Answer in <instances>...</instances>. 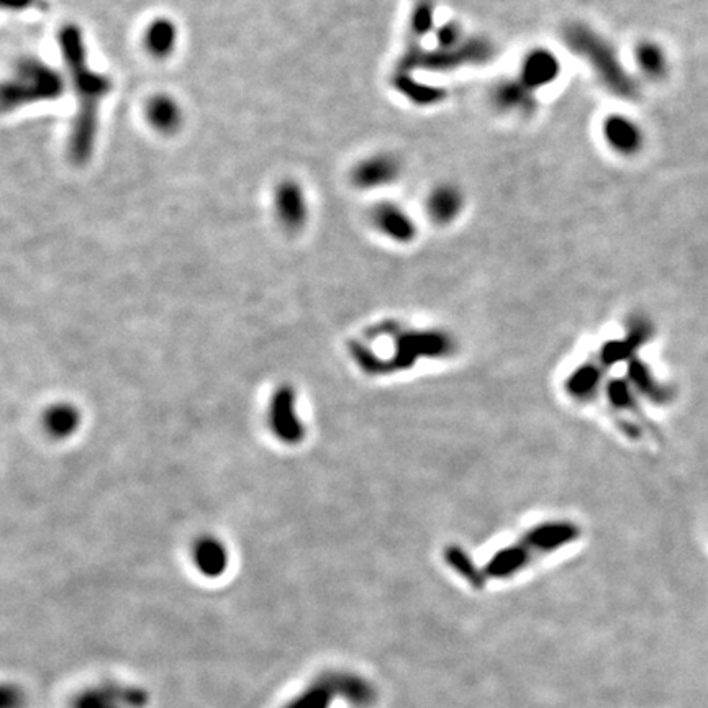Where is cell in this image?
<instances>
[{"label":"cell","mask_w":708,"mask_h":708,"mask_svg":"<svg viewBox=\"0 0 708 708\" xmlns=\"http://www.w3.org/2000/svg\"><path fill=\"white\" fill-rule=\"evenodd\" d=\"M63 92V81L55 69L37 59H23L4 84L5 110L20 109L37 102L55 100Z\"/></svg>","instance_id":"cell-4"},{"label":"cell","mask_w":708,"mask_h":708,"mask_svg":"<svg viewBox=\"0 0 708 708\" xmlns=\"http://www.w3.org/2000/svg\"><path fill=\"white\" fill-rule=\"evenodd\" d=\"M564 45L572 55L584 59L595 78L612 94L623 100L640 97V86L628 71L617 48L604 35L584 22H569L563 28Z\"/></svg>","instance_id":"cell-2"},{"label":"cell","mask_w":708,"mask_h":708,"mask_svg":"<svg viewBox=\"0 0 708 708\" xmlns=\"http://www.w3.org/2000/svg\"><path fill=\"white\" fill-rule=\"evenodd\" d=\"M538 92L533 91L522 81L515 78H500L491 89L492 107L505 115L530 117L538 110Z\"/></svg>","instance_id":"cell-8"},{"label":"cell","mask_w":708,"mask_h":708,"mask_svg":"<svg viewBox=\"0 0 708 708\" xmlns=\"http://www.w3.org/2000/svg\"><path fill=\"white\" fill-rule=\"evenodd\" d=\"M561 71H563V66H561L558 55L545 46H536L523 55L517 76L530 89L540 92L541 89L558 81Z\"/></svg>","instance_id":"cell-10"},{"label":"cell","mask_w":708,"mask_h":708,"mask_svg":"<svg viewBox=\"0 0 708 708\" xmlns=\"http://www.w3.org/2000/svg\"><path fill=\"white\" fill-rule=\"evenodd\" d=\"M404 174V163L399 156L381 151L366 156L351 169V184L361 191H376L392 186Z\"/></svg>","instance_id":"cell-5"},{"label":"cell","mask_w":708,"mask_h":708,"mask_svg":"<svg viewBox=\"0 0 708 708\" xmlns=\"http://www.w3.org/2000/svg\"><path fill=\"white\" fill-rule=\"evenodd\" d=\"M497 45L491 38L472 35L464 38L454 48H425L422 43H412L397 63L400 71L418 73H453L464 68H479L494 61Z\"/></svg>","instance_id":"cell-3"},{"label":"cell","mask_w":708,"mask_h":708,"mask_svg":"<svg viewBox=\"0 0 708 708\" xmlns=\"http://www.w3.org/2000/svg\"><path fill=\"white\" fill-rule=\"evenodd\" d=\"M371 225L379 235L397 245H410L417 240V222L412 215L395 202H379L371 209Z\"/></svg>","instance_id":"cell-7"},{"label":"cell","mask_w":708,"mask_h":708,"mask_svg":"<svg viewBox=\"0 0 708 708\" xmlns=\"http://www.w3.org/2000/svg\"><path fill=\"white\" fill-rule=\"evenodd\" d=\"M466 37H468V35L464 33L463 25L459 22H454V20H450V22L443 23L440 27H436L435 33H433L435 48H443V50L458 46Z\"/></svg>","instance_id":"cell-21"},{"label":"cell","mask_w":708,"mask_h":708,"mask_svg":"<svg viewBox=\"0 0 708 708\" xmlns=\"http://www.w3.org/2000/svg\"><path fill=\"white\" fill-rule=\"evenodd\" d=\"M196 563L205 574L218 576L227 568V553L217 541H204L196 550Z\"/></svg>","instance_id":"cell-20"},{"label":"cell","mask_w":708,"mask_h":708,"mask_svg":"<svg viewBox=\"0 0 708 708\" xmlns=\"http://www.w3.org/2000/svg\"><path fill=\"white\" fill-rule=\"evenodd\" d=\"M274 430L287 440L300 436V425L294 417V395L291 391L279 392L273 405Z\"/></svg>","instance_id":"cell-17"},{"label":"cell","mask_w":708,"mask_h":708,"mask_svg":"<svg viewBox=\"0 0 708 708\" xmlns=\"http://www.w3.org/2000/svg\"><path fill=\"white\" fill-rule=\"evenodd\" d=\"M151 125L161 133H174L181 128L182 110L173 97L156 96L146 109Z\"/></svg>","instance_id":"cell-15"},{"label":"cell","mask_w":708,"mask_h":708,"mask_svg":"<svg viewBox=\"0 0 708 708\" xmlns=\"http://www.w3.org/2000/svg\"><path fill=\"white\" fill-rule=\"evenodd\" d=\"M636 68L648 81H663L669 74V56L658 41L641 40L633 51Z\"/></svg>","instance_id":"cell-14"},{"label":"cell","mask_w":708,"mask_h":708,"mask_svg":"<svg viewBox=\"0 0 708 708\" xmlns=\"http://www.w3.org/2000/svg\"><path fill=\"white\" fill-rule=\"evenodd\" d=\"M59 46L68 64L71 84L78 99V114L69 137V156L76 164L89 161L96 146L100 104L112 91V81L87 63L81 28L66 25L59 33Z\"/></svg>","instance_id":"cell-1"},{"label":"cell","mask_w":708,"mask_h":708,"mask_svg":"<svg viewBox=\"0 0 708 708\" xmlns=\"http://www.w3.org/2000/svg\"><path fill=\"white\" fill-rule=\"evenodd\" d=\"M602 138L607 148L622 158H635L645 150V130L630 115H607L602 122Z\"/></svg>","instance_id":"cell-6"},{"label":"cell","mask_w":708,"mask_h":708,"mask_svg":"<svg viewBox=\"0 0 708 708\" xmlns=\"http://www.w3.org/2000/svg\"><path fill=\"white\" fill-rule=\"evenodd\" d=\"M340 684L335 677L327 676L318 679L315 684L305 690L304 694H299L284 708H325L330 705L335 694V687Z\"/></svg>","instance_id":"cell-18"},{"label":"cell","mask_w":708,"mask_h":708,"mask_svg":"<svg viewBox=\"0 0 708 708\" xmlns=\"http://www.w3.org/2000/svg\"><path fill=\"white\" fill-rule=\"evenodd\" d=\"M410 33L413 43H422L425 38L433 35L436 30L435 0H417L410 12Z\"/></svg>","instance_id":"cell-19"},{"label":"cell","mask_w":708,"mask_h":708,"mask_svg":"<svg viewBox=\"0 0 708 708\" xmlns=\"http://www.w3.org/2000/svg\"><path fill=\"white\" fill-rule=\"evenodd\" d=\"M466 207V194L456 182H438L428 191L425 212L430 222L438 227H448L456 222Z\"/></svg>","instance_id":"cell-9"},{"label":"cell","mask_w":708,"mask_h":708,"mask_svg":"<svg viewBox=\"0 0 708 708\" xmlns=\"http://www.w3.org/2000/svg\"><path fill=\"white\" fill-rule=\"evenodd\" d=\"M28 4H30V0H4L5 7H10V9H22Z\"/></svg>","instance_id":"cell-23"},{"label":"cell","mask_w":708,"mask_h":708,"mask_svg":"<svg viewBox=\"0 0 708 708\" xmlns=\"http://www.w3.org/2000/svg\"><path fill=\"white\" fill-rule=\"evenodd\" d=\"M274 210L277 220L287 230L297 232L304 227L309 218V204L304 187L292 179L282 181L274 192Z\"/></svg>","instance_id":"cell-11"},{"label":"cell","mask_w":708,"mask_h":708,"mask_svg":"<svg viewBox=\"0 0 708 708\" xmlns=\"http://www.w3.org/2000/svg\"><path fill=\"white\" fill-rule=\"evenodd\" d=\"M392 86L400 96L417 107H435L448 97V91L443 87L420 81L415 78V73L400 71V69H395Z\"/></svg>","instance_id":"cell-13"},{"label":"cell","mask_w":708,"mask_h":708,"mask_svg":"<svg viewBox=\"0 0 708 708\" xmlns=\"http://www.w3.org/2000/svg\"><path fill=\"white\" fill-rule=\"evenodd\" d=\"M177 43V30L168 19H156L145 32L146 51L155 58H166L173 53Z\"/></svg>","instance_id":"cell-16"},{"label":"cell","mask_w":708,"mask_h":708,"mask_svg":"<svg viewBox=\"0 0 708 708\" xmlns=\"http://www.w3.org/2000/svg\"><path fill=\"white\" fill-rule=\"evenodd\" d=\"M48 425H50L51 432L56 435H68L78 425V415L69 407L51 410L48 415Z\"/></svg>","instance_id":"cell-22"},{"label":"cell","mask_w":708,"mask_h":708,"mask_svg":"<svg viewBox=\"0 0 708 708\" xmlns=\"http://www.w3.org/2000/svg\"><path fill=\"white\" fill-rule=\"evenodd\" d=\"M146 699V692L137 687L107 684L84 692L74 708H143Z\"/></svg>","instance_id":"cell-12"}]
</instances>
